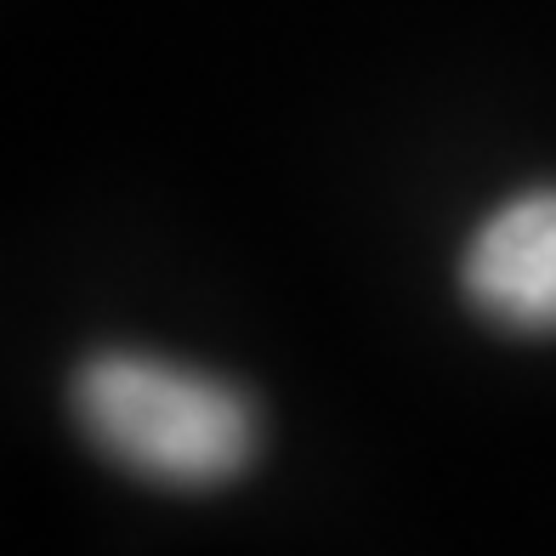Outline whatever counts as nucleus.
<instances>
[{
	"label": "nucleus",
	"mask_w": 556,
	"mask_h": 556,
	"mask_svg": "<svg viewBox=\"0 0 556 556\" xmlns=\"http://www.w3.org/2000/svg\"><path fill=\"white\" fill-rule=\"evenodd\" d=\"M74 415L109 460L170 489L227 483L256 454V415L233 387L142 352L91 358L74 381Z\"/></svg>",
	"instance_id": "f257e3e1"
},
{
	"label": "nucleus",
	"mask_w": 556,
	"mask_h": 556,
	"mask_svg": "<svg viewBox=\"0 0 556 556\" xmlns=\"http://www.w3.org/2000/svg\"><path fill=\"white\" fill-rule=\"evenodd\" d=\"M466 295L505 330H556V188L494 211L466 250Z\"/></svg>",
	"instance_id": "f03ea898"
}]
</instances>
